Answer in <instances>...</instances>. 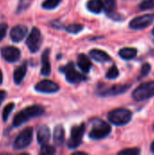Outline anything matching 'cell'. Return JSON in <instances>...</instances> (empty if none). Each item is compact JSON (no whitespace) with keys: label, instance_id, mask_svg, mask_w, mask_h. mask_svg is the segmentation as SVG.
<instances>
[{"label":"cell","instance_id":"obj_1","mask_svg":"<svg viewBox=\"0 0 154 155\" xmlns=\"http://www.w3.org/2000/svg\"><path fill=\"white\" fill-rule=\"evenodd\" d=\"M44 113V109L41 105H32L20 111L14 118L13 125L15 127H19L25 123H26L30 118L37 117Z\"/></svg>","mask_w":154,"mask_h":155},{"label":"cell","instance_id":"obj_2","mask_svg":"<svg viewBox=\"0 0 154 155\" xmlns=\"http://www.w3.org/2000/svg\"><path fill=\"white\" fill-rule=\"evenodd\" d=\"M108 120L110 123L116 126H123L131 122L133 114L131 111L124 108H118L111 111L108 115Z\"/></svg>","mask_w":154,"mask_h":155},{"label":"cell","instance_id":"obj_3","mask_svg":"<svg viewBox=\"0 0 154 155\" xmlns=\"http://www.w3.org/2000/svg\"><path fill=\"white\" fill-rule=\"evenodd\" d=\"M112 131V127L104 121L101 119H95L93 121V128L90 131L89 137L92 140H102L107 137Z\"/></svg>","mask_w":154,"mask_h":155},{"label":"cell","instance_id":"obj_4","mask_svg":"<svg viewBox=\"0 0 154 155\" xmlns=\"http://www.w3.org/2000/svg\"><path fill=\"white\" fill-rule=\"evenodd\" d=\"M154 96V81L140 84L132 94L133 100L142 102L148 100Z\"/></svg>","mask_w":154,"mask_h":155},{"label":"cell","instance_id":"obj_5","mask_svg":"<svg viewBox=\"0 0 154 155\" xmlns=\"http://www.w3.org/2000/svg\"><path fill=\"white\" fill-rule=\"evenodd\" d=\"M61 72L64 73L66 80L70 84H77L82 81L86 80V77L83 74H81L74 67V64L73 63H69L65 66L61 67Z\"/></svg>","mask_w":154,"mask_h":155},{"label":"cell","instance_id":"obj_6","mask_svg":"<svg viewBox=\"0 0 154 155\" xmlns=\"http://www.w3.org/2000/svg\"><path fill=\"white\" fill-rule=\"evenodd\" d=\"M33 139V128L27 127L23 130L14 142V148L16 150H22L26 148L32 142Z\"/></svg>","mask_w":154,"mask_h":155},{"label":"cell","instance_id":"obj_7","mask_svg":"<svg viewBox=\"0 0 154 155\" xmlns=\"http://www.w3.org/2000/svg\"><path fill=\"white\" fill-rule=\"evenodd\" d=\"M85 132V125L82 124L77 126H74L71 130V137L67 143L69 149H75L82 143V139Z\"/></svg>","mask_w":154,"mask_h":155},{"label":"cell","instance_id":"obj_8","mask_svg":"<svg viewBox=\"0 0 154 155\" xmlns=\"http://www.w3.org/2000/svg\"><path fill=\"white\" fill-rule=\"evenodd\" d=\"M154 22V14H147L133 18L130 22V28L133 30H142L148 27Z\"/></svg>","mask_w":154,"mask_h":155},{"label":"cell","instance_id":"obj_9","mask_svg":"<svg viewBox=\"0 0 154 155\" xmlns=\"http://www.w3.org/2000/svg\"><path fill=\"white\" fill-rule=\"evenodd\" d=\"M41 44H42L41 32L38 28L34 27L26 39V45L32 53H35L40 49Z\"/></svg>","mask_w":154,"mask_h":155},{"label":"cell","instance_id":"obj_10","mask_svg":"<svg viewBox=\"0 0 154 155\" xmlns=\"http://www.w3.org/2000/svg\"><path fill=\"white\" fill-rule=\"evenodd\" d=\"M2 57L9 63H14L20 58V50L15 46H5L1 49Z\"/></svg>","mask_w":154,"mask_h":155},{"label":"cell","instance_id":"obj_11","mask_svg":"<svg viewBox=\"0 0 154 155\" xmlns=\"http://www.w3.org/2000/svg\"><path fill=\"white\" fill-rule=\"evenodd\" d=\"M35 91L40 92V93H45V94H52V93H56L59 90V85L52 81L49 80H44L41 81L35 85Z\"/></svg>","mask_w":154,"mask_h":155},{"label":"cell","instance_id":"obj_12","mask_svg":"<svg viewBox=\"0 0 154 155\" xmlns=\"http://www.w3.org/2000/svg\"><path fill=\"white\" fill-rule=\"evenodd\" d=\"M27 34V27L24 25H17L14 26L10 31V38L13 42L22 41Z\"/></svg>","mask_w":154,"mask_h":155},{"label":"cell","instance_id":"obj_13","mask_svg":"<svg viewBox=\"0 0 154 155\" xmlns=\"http://www.w3.org/2000/svg\"><path fill=\"white\" fill-rule=\"evenodd\" d=\"M131 88V84H118V85H113L108 89H106L104 92L101 94L102 96H115L119 95L122 94H124L127 92V90Z\"/></svg>","mask_w":154,"mask_h":155},{"label":"cell","instance_id":"obj_14","mask_svg":"<svg viewBox=\"0 0 154 155\" xmlns=\"http://www.w3.org/2000/svg\"><path fill=\"white\" fill-rule=\"evenodd\" d=\"M50 137H51V132H50V129L47 126L43 125V126H41L38 129V132H37V141H38L40 145L48 144Z\"/></svg>","mask_w":154,"mask_h":155},{"label":"cell","instance_id":"obj_15","mask_svg":"<svg viewBox=\"0 0 154 155\" xmlns=\"http://www.w3.org/2000/svg\"><path fill=\"white\" fill-rule=\"evenodd\" d=\"M49 49H45L42 54V69L41 74L44 76H48L51 74V64L49 62Z\"/></svg>","mask_w":154,"mask_h":155},{"label":"cell","instance_id":"obj_16","mask_svg":"<svg viewBox=\"0 0 154 155\" xmlns=\"http://www.w3.org/2000/svg\"><path fill=\"white\" fill-rule=\"evenodd\" d=\"M90 55L93 59L100 63H105L111 61V56L104 51L99 49H93L90 51Z\"/></svg>","mask_w":154,"mask_h":155},{"label":"cell","instance_id":"obj_17","mask_svg":"<svg viewBox=\"0 0 154 155\" xmlns=\"http://www.w3.org/2000/svg\"><path fill=\"white\" fill-rule=\"evenodd\" d=\"M27 71V64L24 63L20 66H18L14 72V82L15 84H20L24 80L25 74Z\"/></svg>","mask_w":154,"mask_h":155},{"label":"cell","instance_id":"obj_18","mask_svg":"<svg viewBox=\"0 0 154 155\" xmlns=\"http://www.w3.org/2000/svg\"><path fill=\"white\" fill-rule=\"evenodd\" d=\"M77 64L79 66V68L84 72V73H89L90 69L92 67V63L90 61V59L88 58L87 55H85L84 54H80L78 55V59H77Z\"/></svg>","mask_w":154,"mask_h":155},{"label":"cell","instance_id":"obj_19","mask_svg":"<svg viewBox=\"0 0 154 155\" xmlns=\"http://www.w3.org/2000/svg\"><path fill=\"white\" fill-rule=\"evenodd\" d=\"M54 142L57 146H62L64 142V130L62 125H57L54 130Z\"/></svg>","mask_w":154,"mask_h":155},{"label":"cell","instance_id":"obj_20","mask_svg":"<svg viewBox=\"0 0 154 155\" xmlns=\"http://www.w3.org/2000/svg\"><path fill=\"white\" fill-rule=\"evenodd\" d=\"M119 55L123 60H132L137 55V49L133 47H124L119 51Z\"/></svg>","mask_w":154,"mask_h":155},{"label":"cell","instance_id":"obj_21","mask_svg":"<svg viewBox=\"0 0 154 155\" xmlns=\"http://www.w3.org/2000/svg\"><path fill=\"white\" fill-rule=\"evenodd\" d=\"M87 8L95 14H99L102 12L103 8V4L101 0H89L87 2Z\"/></svg>","mask_w":154,"mask_h":155},{"label":"cell","instance_id":"obj_22","mask_svg":"<svg viewBox=\"0 0 154 155\" xmlns=\"http://www.w3.org/2000/svg\"><path fill=\"white\" fill-rule=\"evenodd\" d=\"M103 4V8L107 14L114 12L116 8V0H101Z\"/></svg>","mask_w":154,"mask_h":155},{"label":"cell","instance_id":"obj_23","mask_svg":"<svg viewBox=\"0 0 154 155\" xmlns=\"http://www.w3.org/2000/svg\"><path fill=\"white\" fill-rule=\"evenodd\" d=\"M32 2H33V0H19L18 5L16 8V13L21 14V13L25 12V10H27V8L31 5Z\"/></svg>","mask_w":154,"mask_h":155},{"label":"cell","instance_id":"obj_24","mask_svg":"<svg viewBox=\"0 0 154 155\" xmlns=\"http://www.w3.org/2000/svg\"><path fill=\"white\" fill-rule=\"evenodd\" d=\"M62 0H44L42 4V6L44 9L50 10V9H54L56 6L59 5V4L61 3Z\"/></svg>","mask_w":154,"mask_h":155},{"label":"cell","instance_id":"obj_25","mask_svg":"<svg viewBox=\"0 0 154 155\" xmlns=\"http://www.w3.org/2000/svg\"><path fill=\"white\" fill-rule=\"evenodd\" d=\"M84 29V26L80 24H71L65 27V30L70 34H78Z\"/></svg>","mask_w":154,"mask_h":155},{"label":"cell","instance_id":"obj_26","mask_svg":"<svg viewBox=\"0 0 154 155\" xmlns=\"http://www.w3.org/2000/svg\"><path fill=\"white\" fill-rule=\"evenodd\" d=\"M14 107H15V104H14L13 103H10V104H8L4 108V110H3V114H2V116H3V121H4V122H6V121L8 120V118H9V116H10V114H11V112L13 111Z\"/></svg>","mask_w":154,"mask_h":155},{"label":"cell","instance_id":"obj_27","mask_svg":"<svg viewBox=\"0 0 154 155\" xmlns=\"http://www.w3.org/2000/svg\"><path fill=\"white\" fill-rule=\"evenodd\" d=\"M118 76H119V70H118V68L115 65H113L109 69V71L107 72L106 77L108 79H110V80H113V79H116Z\"/></svg>","mask_w":154,"mask_h":155},{"label":"cell","instance_id":"obj_28","mask_svg":"<svg viewBox=\"0 0 154 155\" xmlns=\"http://www.w3.org/2000/svg\"><path fill=\"white\" fill-rule=\"evenodd\" d=\"M139 8L143 11L152 9V8H154V0H143L140 4Z\"/></svg>","mask_w":154,"mask_h":155},{"label":"cell","instance_id":"obj_29","mask_svg":"<svg viewBox=\"0 0 154 155\" xmlns=\"http://www.w3.org/2000/svg\"><path fill=\"white\" fill-rule=\"evenodd\" d=\"M40 153L43 155L54 154V153H55V149H54L53 146H51V145L44 144V145H42Z\"/></svg>","mask_w":154,"mask_h":155},{"label":"cell","instance_id":"obj_30","mask_svg":"<svg viewBox=\"0 0 154 155\" xmlns=\"http://www.w3.org/2000/svg\"><path fill=\"white\" fill-rule=\"evenodd\" d=\"M140 153H141V150L138 148H129L118 153L119 155H139Z\"/></svg>","mask_w":154,"mask_h":155},{"label":"cell","instance_id":"obj_31","mask_svg":"<svg viewBox=\"0 0 154 155\" xmlns=\"http://www.w3.org/2000/svg\"><path fill=\"white\" fill-rule=\"evenodd\" d=\"M150 72H151V64H148V63L143 64V66H142V69H141V73H140V77L139 78L147 76Z\"/></svg>","mask_w":154,"mask_h":155},{"label":"cell","instance_id":"obj_32","mask_svg":"<svg viewBox=\"0 0 154 155\" xmlns=\"http://www.w3.org/2000/svg\"><path fill=\"white\" fill-rule=\"evenodd\" d=\"M6 30H7V25L5 23L0 24V41L4 39V37L6 35Z\"/></svg>","mask_w":154,"mask_h":155},{"label":"cell","instance_id":"obj_33","mask_svg":"<svg viewBox=\"0 0 154 155\" xmlns=\"http://www.w3.org/2000/svg\"><path fill=\"white\" fill-rule=\"evenodd\" d=\"M5 96H6V92L5 91H0V105H1V104L4 102V100H5Z\"/></svg>","mask_w":154,"mask_h":155},{"label":"cell","instance_id":"obj_34","mask_svg":"<svg viewBox=\"0 0 154 155\" xmlns=\"http://www.w3.org/2000/svg\"><path fill=\"white\" fill-rule=\"evenodd\" d=\"M151 152L154 153V141L152 143V144H151Z\"/></svg>","mask_w":154,"mask_h":155},{"label":"cell","instance_id":"obj_35","mask_svg":"<svg viewBox=\"0 0 154 155\" xmlns=\"http://www.w3.org/2000/svg\"><path fill=\"white\" fill-rule=\"evenodd\" d=\"M2 82H3V74H2V72L0 70V84H2Z\"/></svg>","mask_w":154,"mask_h":155},{"label":"cell","instance_id":"obj_36","mask_svg":"<svg viewBox=\"0 0 154 155\" xmlns=\"http://www.w3.org/2000/svg\"><path fill=\"white\" fill-rule=\"evenodd\" d=\"M152 34L154 35V27H153V29H152Z\"/></svg>","mask_w":154,"mask_h":155},{"label":"cell","instance_id":"obj_37","mask_svg":"<svg viewBox=\"0 0 154 155\" xmlns=\"http://www.w3.org/2000/svg\"><path fill=\"white\" fill-rule=\"evenodd\" d=\"M153 43H154V39H153Z\"/></svg>","mask_w":154,"mask_h":155}]
</instances>
